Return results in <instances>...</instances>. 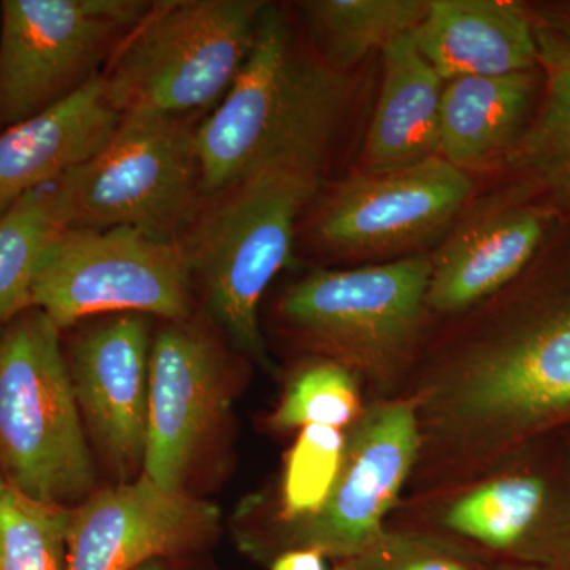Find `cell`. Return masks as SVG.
<instances>
[{
    "label": "cell",
    "instance_id": "24",
    "mask_svg": "<svg viewBox=\"0 0 570 570\" xmlns=\"http://www.w3.org/2000/svg\"><path fill=\"white\" fill-rule=\"evenodd\" d=\"M71 508L7 487L0 494V570H67Z\"/></svg>",
    "mask_w": 570,
    "mask_h": 570
},
{
    "label": "cell",
    "instance_id": "4",
    "mask_svg": "<svg viewBox=\"0 0 570 570\" xmlns=\"http://www.w3.org/2000/svg\"><path fill=\"white\" fill-rule=\"evenodd\" d=\"M321 184V170L275 167L250 176L205 214L183 243L206 303L236 348L272 366L258 305L277 273L291 264L296 224Z\"/></svg>",
    "mask_w": 570,
    "mask_h": 570
},
{
    "label": "cell",
    "instance_id": "16",
    "mask_svg": "<svg viewBox=\"0 0 570 570\" xmlns=\"http://www.w3.org/2000/svg\"><path fill=\"white\" fill-rule=\"evenodd\" d=\"M412 36L444 81L539 67L535 22L523 6L508 0H428Z\"/></svg>",
    "mask_w": 570,
    "mask_h": 570
},
{
    "label": "cell",
    "instance_id": "28",
    "mask_svg": "<svg viewBox=\"0 0 570 570\" xmlns=\"http://www.w3.org/2000/svg\"><path fill=\"white\" fill-rule=\"evenodd\" d=\"M272 570H325L324 554L316 550L295 549L283 554Z\"/></svg>",
    "mask_w": 570,
    "mask_h": 570
},
{
    "label": "cell",
    "instance_id": "1",
    "mask_svg": "<svg viewBox=\"0 0 570 570\" xmlns=\"http://www.w3.org/2000/svg\"><path fill=\"white\" fill-rule=\"evenodd\" d=\"M347 94L343 71L299 50L284 14L266 3L245 66L197 127L204 194L227 193L268 168L321 170Z\"/></svg>",
    "mask_w": 570,
    "mask_h": 570
},
{
    "label": "cell",
    "instance_id": "10",
    "mask_svg": "<svg viewBox=\"0 0 570 570\" xmlns=\"http://www.w3.org/2000/svg\"><path fill=\"white\" fill-rule=\"evenodd\" d=\"M420 445L415 401L376 404L362 412L346 434L340 474L324 505L291 523L296 549L352 560L376 543Z\"/></svg>",
    "mask_w": 570,
    "mask_h": 570
},
{
    "label": "cell",
    "instance_id": "7",
    "mask_svg": "<svg viewBox=\"0 0 570 570\" xmlns=\"http://www.w3.org/2000/svg\"><path fill=\"white\" fill-rule=\"evenodd\" d=\"M193 277L183 243L171 236L135 227L66 228L43 255L32 307L59 330L104 313L184 322L193 311Z\"/></svg>",
    "mask_w": 570,
    "mask_h": 570
},
{
    "label": "cell",
    "instance_id": "9",
    "mask_svg": "<svg viewBox=\"0 0 570 570\" xmlns=\"http://www.w3.org/2000/svg\"><path fill=\"white\" fill-rule=\"evenodd\" d=\"M430 277L426 255L354 269H316L287 292L281 311L295 328L354 365L387 370L417 335Z\"/></svg>",
    "mask_w": 570,
    "mask_h": 570
},
{
    "label": "cell",
    "instance_id": "30",
    "mask_svg": "<svg viewBox=\"0 0 570 570\" xmlns=\"http://www.w3.org/2000/svg\"><path fill=\"white\" fill-rule=\"evenodd\" d=\"M566 21H568V22H566L564 26H553V24H551V26H553V28H557L558 31L564 32L566 36L570 37V18H569V20H566Z\"/></svg>",
    "mask_w": 570,
    "mask_h": 570
},
{
    "label": "cell",
    "instance_id": "26",
    "mask_svg": "<svg viewBox=\"0 0 570 570\" xmlns=\"http://www.w3.org/2000/svg\"><path fill=\"white\" fill-rule=\"evenodd\" d=\"M346 434L332 426L303 428L288 455L283 485V517L307 519L324 505L343 463Z\"/></svg>",
    "mask_w": 570,
    "mask_h": 570
},
{
    "label": "cell",
    "instance_id": "8",
    "mask_svg": "<svg viewBox=\"0 0 570 570\" xmlns=\"http://www.w3.org/2000/svg\"><path fill=\"white\" fill-rule=\"evenodd\" d=\"M151 7L142 0H2L3 122L26 121L100 75V62Z\"/></svg>",
    "mask_w": 570,
    "mask_h": 570
},
{
    "label": "cell",
    "instance_id": "18",
    "mask_svg": "<svg viewBox=\"0 0 570 570\" xmlns=\"http://www.w3.org/2000/svg\"><path fill=\"white\" fill-rule=\"evenodd\" d=\"M384 77L370 129L365 171L395 170L439 156L445 81L420 52L412 32L382 50Z\"/></svg>",
    "mask_w": 570,
    "mask_h": 570
},
{
    "label": "cell",
    "instance_id": "13",
    "mask_svg": "<svg viewBox=\"0 0 570 570\" xmlns=\"http://www.w3.org/2000/svg\"><path fill=\"white\" fill-rule=\"evenodd\" d=\"M219 348L184 322L164 328L149 355L148 430L142 474L167 490H183L202 442L227 407Z\"/></svg>",
    "mask_w": 570,
    "mask_h": 570
},
{
    "label": "cell",
    "instance_id": "3",
    "mask_svg": "<svg viewBox=\"0 0 570 570\" xmlns=\"http://www.w3.org/2000/svg\"><path fill=\"white\" fill-rule=\"evenodd\" d=\"M58 328L31 307L0 335V471L7 485L70 508L94 464Z\"/></svg>",
    "mask_w": 570,
    "mask_h": 570
},
{
    "label": "cell",
    "instance_id": "6",
    "mask_svg": "<svg viewBox=\"0 0 570 570\" xmlns=\"http://www.w3.org/2000/svg\"><path fill=\"white\" fill-rule=\"evenodd\" d=\"M195 135L187 118L122 116L99 153L51 184L66 228L135 227L176 238L204 194Z\"/></svg>",
    "mask_w": 570,
    "mask_h": 570
},
{
    "label": "cell",
    "instance_id": "27",
    "mask_svg": "<svg viewBox=\"0 0 570 570\" xmlns=\"http://www.w3.org/2000/svg\"><path fill=\"white\" fill-rule=\"evenodd\" d=\"M351 570H475L459 550L420 534L384 532L376 543L348 560Z\"/></svg>",
    "mask_w": 570,
    "mask_h": 570
},
{
    "label": "cell",
    "instance_id": "5",
    "mask_svg": "<svg viewBox=\"0 0 570 570\" xmlns=\"http://www.w3.org/2000/svg\"><path fill=\"white\" fill-rule=\"evenodd\" d=\"M423 404L439 439L478 455L570 411V303L505 335L475 341Z\"/></svg>",
    "mask_w": 570,
    "mask_h": 570
},
{
    "label": "cell",
    "instance_id": "21",
    "mask_svg": "<svg viewBox=\"0 0 570 570\" xmlns=\"http://www.w3.org/2000/svg\"><path fill=\"white\" fill-rule=\"evenodd\" d=\"M428 0H311L303 2L307 24L325 62L343 71L374 50L415 31Z\"/></svg>",
    "mask_w": 570,
    "mask_h": 570
},
{
    "label": "cell",
    "instance_id": "23",
    "mask_svg": "<svg viewBox=\"0 0 570 570\" xmlns=\"http://www.w3.org/2000/svg\"><path fill=\"white\" fill-rule=\"evenodd\" d=\"M66 230L51 184L0 214V326L32 307V287L48 247Z\"/></svg>",
    "mask_w": 570,
    "mask_h": 570
},
{
    "label": "cell",
    "instance_id": "32",
    "mask_svg": "<svg viewBox=\"0 0 570 570\" xmlns=\"http://www.w3.org/2000/svg\"><path fill=\"white\" fill-rule=\"evenodd\" d=\"M499 570H538V569H532V568H504V569H499Z\"/></svg>",
    "mask_w": 570,
    "mask_h": 570
},
{
    "label": "cell",
    "instance_id": "2",
    "mask_svg": "<svg viewBox=\"0 0 570 570\" xmlns=\"http://www.w3.org/2000/svg\"><path fill=\"white\" fill-rule=\"evenodd\" d=\"M262 0H171L151 10L116 48L102 73L121 116L187 118L223 100L253 50Z\"/></svg>",
    "mask_w": 570,
    "mask_h": 570
},
{
    "label": "cell",
    "instance_id": "11",
    "mask_svg": "<svg viewBox=\"0 0 570 570\" xmlns=\"http://www.w3.org/2000/svg\"><path fill=\"white\" fill-rule=\"evenodd\" d=\"M474 190L466 170L433 156L352 176L318 214V239L341 253H384L444 230Z\"/></svg>",
    "mask_w": 570,
    "mask_h": 570
},
{
    "label": "cell",
    "instance_id": "20",
    "mask_svg": "<svg viewBox=\"0 0 570 570\" xmlns=\"http://www.w3.org/2000/svg\"><path fill=\"white\" fill-rule=\"evenodd\" d=\"M535 37L546 96L510 159L551 204L570 212V37L551 24H535Z\"/></svg>",
    "mask_w": 570,
    "mask_h": 570
},
{
    "label": "cell",
    "instance_id": "17",
    "mask_svg": "<svg viewBox=\"0 0 570 570\" xmlns=\"http://www.w3.org/2000/svg\"><path fill=\"white\" fill-rule=\"evenodd\" d=\"M549 216L534 208H508L469 220L431 261L426 305L459 313L497 294L513 279L546 236Z\"/></svg>",
    "mask_w": 570,
    "mask_h": 570
},
{
    "label": "cell",
    "instance_id": "19",
    "mask_svg": "<svg viewBox=\"0 0 570 570\" xmlns=\"http://www.w3.org/2000/svg\"><path fill=\"white\" fill-rule=\"evenodd\" d=\"M534 91L532 71L445 81L439 156L468 170L513 149L527 130Z\"/></svg>",
    "mask_w": 570,
    "mask_h": 570
},
{
    "label": "cell",
    "instance_id": "12",
    "mask_svg": "<svg viewBox=\"0 0 570 570\" xmlns=\"http://www.w3.org/2000/svg\"><path fill=\"white\" fill-rule=\"evenodd\" d=\"M216 505L145 474L71 508L67 570H137L197 549L217 530Z\"/></svg>",
    "mask_w": 570,
    "mask_h": 570
},
{
    "label": "cell",
    "instance_id": "29",
    "mask_svg": "<svg viewBox=\"0 0 570 570\" xmlns=\"http://www.w3.org/2000/svg\"><path fill=\"white\" fill-rule=\"evenodd\" d=\"M137 570H171L168 568L167 564H165L164 560H156L151 562H146L145 566H141V568H138Z\"/></svg>",
    "mask_w": 570,
    "mask_h": 570
},
{
    "label": "cell",
    "instance_id": "15",
    "mask_svg": "<svg viewBox=\"0 0 570 570\" xmlns=\"http://www.w3.org/2000/svg\"><path fill=\"white\" fill-rule=\"evenodd\" d=\"M122 116L108 102L102 73L61 102L0 134V214L91 159Z\"/></svg>",
    "mask_w": 570,
    "mask_h": 570
},
{
    "label": "cell",
    "instance_id": "25",
    "mask_svg": "<svg viewBox=\"0 0 570 570\" xmlns=\"http://www.w3.org/2000/svg\"><path fill=\"white\" fill-rule=\"evenodd\" d=\"M362 415V396L354 374L343 363L314 362L303 367L288 385L273 415L277 430L352 425Z\"/></svg>",
    "mask_w": 570,
    "mask_h": 570
},
{
    "label": "cell",
    "instance_id": "22",
    "mask_svg": "<svg viewBox=\"0 0 570 570\" xmlns=\"http://www.w3.org/2000/svg\"><path fill=\"white\" fill-rule=\"evenodd\" d=\"M549 489L530 474L504 475L456 499L445 512L449 530L489 549L515 551L530 539L546 510Z\"/></svg>",
    "mask_w": 570,
    "mask_h": 570
},
{
    "label": "cell",
    "instance_id": "33",
    "mask_svg": "<svg viewBox=\"0 0 570 570\" xmlns=\"http://www.w3.org/2000/svg\"><path fill=\"white\" fill-rule=\"evenodd\" d=\"M337 570H351V569H348L347 566H346V568H341V569H337Z\"/></svg>",
    "mask_w": 570,
    "mask_h": 570
},
{
    "label": "cell",
    "instance_id": "14",
    "mask_svg": "<svg viewBox=\"0 0 570 570\" xmlns=\"http://www.w3.org/2000/svg\"><path fill=\"white\" fill-rule=\"evenodd\" d=\"M148 321L124 314L82 333L70 352L75 396L112 471L129 480L145 464L148 430Z\"/></svg>",
    "mask_w": 570,
    "mask_h": 570
},
{
    "label": "cell",
    "instance_id": "31",
    "mask_svg": "<svg viewBox=\"0 0 570 570\" xmlns=\"http://www.w3.org/2000/svg\"><path fill=\"white\" fill-rule=\"evenodd\" d=\"M7 482H6V479H3V475H2V471H0V494L3 493V490L7 489Z\"/></svg>",
    "mask_w": 570,
    "mask_h": 570
}]
</instances>
